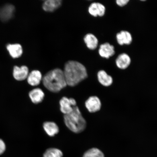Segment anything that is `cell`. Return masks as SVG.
Listing matches in <instances>:
<instances>
[{
	"label": "cell",
	"mask_w": 157,
	"mask_h": 157,
	"mask_svg": "<svg viewBox=\"0 0 157 157\" xmlns=\"http://www.w3.org/2000/svg\"><path fill=\"white\" fill-rule=\"evenodd\" d=\"M84 40L86 46L90 50H94L97 48L98 40L94 35L90 33L86 35Z\"/></svg>",
	"instance_id": "17"
},
{
	"label": "cell",
	"mask_w": 157,
	"mask_h": 157,
	"mask_svg": "<svg viewBox=\"0 0 157 157\" xmlns=\"http://www.w3.org/2000/svg\"><path fill=\"white\" fill-rule=\"evenodd\" d=\"M85 104L86 107L88 111L91 113L97 112L101 109V101L96 96H92L88 98Z\"/></svg>",
	"instance_id": "5"
},
{
	"label": "cell",
	"mask_w": 157,
	"mask_h": 157,
	"mask_svg": "<svg viewBox=\"0 0 157 157\" xmlns=\"http://www.w3.org/2000/svg\"><path fill=\"white\" fill-rule=\"evenodd\" d=\"M117 40L119 45H129L131 44L132 41V35L128 31H122L118 33L117 35Z\"/></svg>",
	"instance_id": "10"
},
{
	"label": "cell",
	"mask_w": 157,
	"mask_h": 157,
	"mask_svg": "<svg viewBox=\"0 0 157 157\" xmlns=\"http://www.w3.org/2000/svg\"><path fill=\"white\" fill-rule=\"evenodd\" d=\"M14 8L12 6H6L0 10V17L3 20L10 18L12 16Z\"/></svg>",
	"instance_id": "18"
},
{
	"label": "cell",
	"mask_w": 157,
	"mask_h": 157,
	"mask_svg": "<svg viewBox=\"0 0 157 157\" xmlns=\"http://www.w3.org/2000/svg\"><path fill=\"white\" fill-rule=\"evenodd\" d=\"M59 104L60 111L66 115L73 110L74 107L76 106V102L73 98L63 97L60 99Z\"/></svg>",
	"instance_id": "4"
},
{
	"label": "cell",
	"mask_w": 157,
	"mask_h": 157,
	"mask_svg": "<svg viewBox=\"0 0 157 157\" xmlns=\"http://www.w3.org/2000/svg\"><path fill=\"white\" fill-rule=\"evenodd\" d=\"M67 85L74 87L87 77V70L83 64L76 61H69L63 71Z\"/></svg>",
	"instance_id": "1"
},
{
	"label": "cell",
	"mask_w": 157,
	"mask_h": 157,
	"mask_svg": "<svg viewBox=\"0 0 157 157\" xmlns=\"http://www.w3.org/2000/svg\"><path fill=\"white\" fill-rule=\"evenodd\" d=\"M99 53L101 57L109 59L114 55V47L109 43H105L100 46Z\"/></svg>",
	"instance_id": "8"
},
{
	"label": "cell",
	"mask_w": 157,
	"mask_h": 157,
	"mask_svg": "<svg viewBox=\"0 0 157 157\" xmlns=\"http://www.w3.org/2000/svg\"><path fill=\"white\" fill-rule=\"evenodd\" d=\"M6 149L5 143L0 139V155L3 154L5 152Z\"/></svg>",
	"instance_id": "21"
},
{
	"label": "cell",
	"mask_w": 157,
	"mask_h": 157,
	"mask_svg": "<svg viewBox=\"0 0 157 157\" xmlns=\"http://www.w3.org/2000/svg\"><path fill=\"white\" fill-rule=\"evenodd\" d=\"M43 127L47 134L50 136H54L59 132V128L57 125L52 121L44 122L43 124Z\"/></svg>",
	"instance_id": "16"
},
{
	"label": "cell",
	"mask_w": 157,
	"mask_h": 157,
	"mask_svg": "<svg viewBox=\"0 0 157 157\" xmlns=\"http://www.w3.org/2000/svg\"><path fill=\"white\" fill-rule=\"evenodd\" d=\"M42 80L44 87L54 93H58L67 85L63 71L58 68L48 72Z\"/></svg>",
	"instance_id": "2"
},
{
	"label": "cell",
	"mask_w": 157,
	"mask_h": 157,
	"mask_svg": "<svg viewBox=\"0 0 157 157\" xmlns=\"http://www.w3.org/2000/svg\"><path fill=\"white\" fill-rule=\"evenodd\" d=\"M7 49L13 58L20 57L23 52L22 47L19 44H9L7 46Z\"/></svg>",
	"instance_id": "13"
},
{
	"label": "cell",
	"mask_w": 157,
	"mask_h": 157,
	"mask_svg": "<svg viewBox=\"0 0 157 157\" xmlns=\"http://www.w3.org/2000/svg\"><path fill=\"white\" fill-rule=\"evenodd\" d=\"M29 74V68L26 66H23L21 67L15 66L13 67V77L17 81H22L26 79Z\"/></svg>",
	"instance_id": "6"
},
{
	"label": "cell",
	"mask_w": 157,
	"mask_h": 157,
	"mask_svg": "<svg viewBox=\"0 0 157 157\" xmlns=\"http://www.w3.org/2000/svg\"><path fill=\"white\" fill-rule=\"evenodd\" d=\"M42 78L41 72L38 70H34L29 74L27 78V82L29 85L36 86L40 84Z\"/></svg>",
	"instance_id": "9"
},
{
	"label": "cell",
	"mask_w": 157,
	"mask_h": 157,
	"mask_svg": "<svg viewBox=\"0 0 157 157\" xmlns=\"http://www.w3.org/2000/svg\"><path fill=\"white\" fill-rule=\"evenodd\" d=\"M64 119L65 124L72 132L79 133L86 128V121L76 106L74 107L71 112L64 115Z\"/></svg>",
	"instance_id": "3"
},
{
	"label": "cell",
	"mask_w": 157,
	"mask_h": 157,
	"mask_svg": "<svg viewBox=\"0 0 157 157\" xmlns=\"http://www.w3.org/2000/svg\"><path fill=\"white\" fill-rule=\"evenodd\" d=\"M129 1V0H117L116 3L119 6L123 7L126 5Z\"/></svg>",
	"instance_id": "22"
},
{
	"label": "cell",
	"mask_w": 157,
	"mask_h": 157,
	"mask_svg": "<svg viewBox=\"0 0 157 157\" xmlns=\"http://www.w3.org/2000/svg\"><path fill=\"white\" fill-rule=\"evenodd\" d=\"M105 8L102 4L94 2L88 8V12L94 17H103L105 14Z\"/></svg>",
	"instance_id": "7"
},
{
	"label": "cell",
	"mask_w": 157,
	"mask_h": 157,
	"mask_svg": "<svg viewBox=\"0 0 157 157\" xmlns=\"http://www.w3.org/2000/svg\"><path fill=\"white\" fill-rule=\"evenodd\" d=\"M61 0H47L43 3V9L49 12H52L59 8L62 5Z\"/></svg>",
	"instance_id": "14"
},
{
	"label": "cell",
	"mask_w": 157,
	"mask_h": 157,
	"mask_svg": "<svg viewBox=\"0 0 157 157\" xmlns=\"http://www.w3.org/2000/svg\"><path fill=\"white\" fill-rule=\"evenodd\" d=\"M63 155L61 151L56 148H50L44 152L43 157H62Z\"/></svg>",
	"instance_id": "19"
},
{
	"label": "cell",
	"mask_w": 157,
	"mask_h": 157,
	"mask_svg": "<svg viewBox=\"0 0 157 157\" xmlns=\"http://www.w3.org/2000/svg\"><path fill=\"white\" fill-rule=\"evenodd\" d=\"M131 63L130 57L125 53L119 55L116 60V64L117 67L121 70H124L128 67Z\"/></svg>",
	"instance_id": "11"
},
{
	"label": "cell",
	"mask_w": 157,
	"mask_h": 157,
	"mask_svg": "<svg viewBox=\"0 0 157 157\" xmlns=\"http://www.w3.org/2000/svg\"><path fill=\"white\" fill-rule=\"evenodd\" d=\"M97 76L98 80L101 85L108 87L111 86L113 83V78L105 71H100L98 72Z\"/></svg>",
	"instance_id": "15"
},
{
	"label": "cell",
	"mask_w": 157,
	"mask_h": 157,
	"mask_svg": "<svg viewBox=\"0 0 157 157\" xmlns=\"http://www.w3.org/2000/svg\"><path fill=\"white\" fill-rule=\"evenodd\" d=\"M29 96L32 102L37 104L42 102L44 97V94L42 90L35 88L29 92Z\"/></svg>",
	"instance_id": "12"
},
{
	"label": "cell",
	"mask_w": 157,
	"mask_h": 157,
	"mask_svg": "<svg viewBox=\"0 0 157 157\" xmlns=\"http://www.w3.org/2000/svg\"><path fill=\"white\" fill-rule=\"evenodd\" d=\"M83 157H105V156L99 149L92 148L84 153Z\"/></svg>",
	"instance_id": "20"
}]
</instances>
